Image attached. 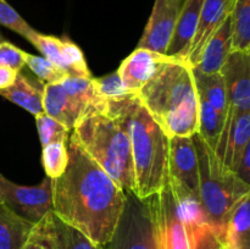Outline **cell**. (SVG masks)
Returning a JSON list of instances; mask_svg holds the SVG:
<instances>
[{"label":"cell","mask_w":250,"mask_h":249,"mask_svg":"<svg viewBox=\"0 0 250 249\" xmlns=\"http://www.w3.org/2000/svg\"><path fill=\"white\" fill-rule=\"evenodd\" d=\"M26 65L44 84L61 83L70 76L66 71L54 65L48 59L28 53L26 54Z\"/></svg>","instance_id":"cell-29"},{"label":"cell","mask_w":250,"mask_h":249,"mask_svg":"<svg viewBox=\"0 0 250 249\" xmlns=\"http://www.w3.org/2000/svg\"><path fill=\"white\" fill-rule=\"evenodd\" d=\"M26 51L10 42L0 41V66L20 72L26 66Z\"/></svg>","instance_id":"cell-34"},{"label":"cell","mask_w":250,"mask_h":249,"mask_svg":"<svg viewBox=\"0 0 250 249\" xmlns=\"http://www.w3.org/2000/svg\"><path fill=\"white\" fill-rule=\"evenodd\" d=\"M199 167V197L209 225L221 237L233 205L250 193V185L221 163L198 133L192 136Z\"/></svg>","instance_id":"cell-5"},{"label":"cell","mask_w":250,"mask_h":249,"mask_svg":"<svg viewBox=\"0 0 250 249\" xmlns=\"http://www.w3.org/2000/svg\"><path fill=\"white\" fill-rule=\"evenodd\" d=\"M250 193L229 211L222 231L221 243L229 249H250Z\"/></svg>","instance_id":"cell-18"},{"label":"cell","mask_w":250,"mask_h":249,"mask_svg":"<svg viewBox=\"0 0 250 249\" xmlns=\"http://www.w3.org/2000/svg\"><path fill=\"white\" fill-rule=\"evenodd\" d=\"M168 177L199 195V167L192 136L170 137Z\"/></svg>","instance_id":"cell-12"},{"label":"cell","mask_w":250,"mask_h":249,"mask_svg":"<svg viewBox=\"0 0 250 249\" xmlns=\"http://www.w3.org/2000/svg\"><path fill=\"white\" fill-rule=\"evenodd\" d=\"M229 19L232 51L250 53V0H234Z\"/></svg>","instance_id":"cell-23"},{"label":"cell","mask_w":250,"mask_h":249,"mask_svg":"<svg viewBox=\"0 0 250 249\" xmlns=\"http://www.w3.org/2000/svg\"><path fill=\"white\" fill-rule=\"evenodd\" d=\"M173 60L165 54L137 48L121 62L117 73L128 92L137 94L161 65Z\"/></svg>","instance_id":"cell-13"},{"label":"cell","mask_w":250,"mask_h":249,"mask_svg":"<svg viewBox=\"0 0 250 249\" xmlns=\"http://www.w3.org/2000/svg\"><path fill=\"white\" fill-rule=\"evenodd\" d=\"M17 73L19 72L11 70V68L0 66V90L10 87L14 83V81L16 80Z\"/></svg>","instance_id":"cell-37"},{"label":"cell","mask_w":250,"mask_h":249,"mask_svg":"<svg viewBox=\"0 0 250 249\" xmlns=\"http://www.w3.org/2000/svg\"><path fill=\"white\" fill-rule=\"evenodd\" d=\"M0 197L6 207L33 224L53 211V187L49 177L41 185L27 187L11 182L0 173Z\"/></svg>","instance_id":"cell-7"},{"label":"cell","mask_w":250,"mask_h":249,"mask_svg":"<svg viewBox=\"0 0 250 249\" xmlns=\"http://www.w3.org/2000/svg\"><path fill=\"white\" fill-rule=\"evenodd\" d=\"M192 72L198 95L203 98L205 102L209 103L215 110L226 115L227 110H229V99H227L226 85H225V81L221 73L205 75V73H200L193 68Z\"/></svg>","instance_id":"cell-22"},{"label":"cell","mask_w":250,"mask_h":249,"mask_svg":"<svg viewBox=\"0 0 250 249\" xmlns=\"http://www.w3.org/2000/svg\"><path fill=\"white\" fill-rule=\"evenodd\" d=\"M68 163L51 180L53 212L99 246H106L124 211L127 192L112 180L70 133Z\"/></svg>","instance_id":"cell-1"},{"label":"cell","mask_w":250,"mask_h":249,"mask_svg":"<svg viewBox=\"0 0 250 249\" xmlns=\"http://www.w3.org/2000/svg\"><path fill=\"white\" fill-rule=\"evenodd\" d=\"M190 249H220L221 239L211 226L207 225L188 233Z\"/></svg>","instance_id":"cell-35"},{"label":"cell","mask_w":250,"mask_h":249,"mask_svg":"<svg viewBox=\"0 0 250 249\" xmlns=\"http://www.w3.org/2000/svg\"><path fill=\"white\" fill-rule=\"evenodd\" d=\"M0 26L11 29L15 33L20 34L24 39L29 41L36 29L32 28L21 15L5 0H0Z\"/></svg>","instance_id":"cell-31"},{"label":"cell","mask_w":250,"mask_h":249,"mask_svg":"<svg viewBox=\"0 0 250 249\" xmlns=\"http://www.w3.org/2000/svg\"><path fill=\"white\" fill-rule=\"evenodd\" d=\"M81 148L125 192L136 189L133 160L127 129L122 120L110 111L92 110L72 129Z\"/></svg>","instance_id":"cell-4"},{"label":"cell","mask_w":250,"mask_h":249,"mask_svg":"<svg viewBox=\"0 0 250 249\" xmlns=\"http://www.w3.org/2000/svg\"><path fill=\"white\" fill-rule=\"evenodd\" d=\"M136 95L168 137L198 132L199 99L192 68L183 61L161 65Z\"/></svg>","instance_id":"cell-3"},{"label":"cell","mask_w":250,"mask_h":249,"mask_svg":"<svg viewBox=\"0 0 250 249\" xmlns=\"http://www.w3.org/2000/svg\"><path fill=\"white\" fill-rule=\"evenodd\" d=\"M36 119L37 128H38L39 139H41L42 146L58 141L61 138H68L70 132L63 124L54 120L53 117L48 116L45 112L34 117Z\"/></svg>","instance_id":"cell-32"},{"label":"cell","mask_w":250,"mask_h":249,"mask_svg":"<svg viewBox=\"0 0 250 249\" xmlns=\"http://www.w3.org/2000/svg\"><path fill=\"white\" fill-rule=\"evenodd\" d=\"M250 111H236L229 106L224 128L215 148V154L226 167L234 171L250 143Z\"/></svg>","instance_id":"cell-9"},{"label":"cell","mask_w":250,"mask_h":249,"mask_svg":"<svg viewBox=\"0 0 250 249\" xmlns=\"http://www.w3.org/2000/svg\"><path fill=\"white\" fill-rule=\"evenodd\" d=\"M168 185L172 190L176 208H177L178 215H180L181 220L185 225L187 234L200 228V227L209 225L199 195L190 192L188 188H186L185 186L178 183L177 181L172 180L171 177H168Z\"/></svg>","instance_id":"cell-19"},{"label":"cell","mask_w":250,"mask_h":249,"mask_svg":"<svg viewBox=\"0 0 250 249\" xmlns=\"http://www.w3.org/2000/svg\"><path fill=\"white\" fill-rule=\"evenodd\" d=\"M41 84L42 82L37 84L33 81L29 80L26 75H23L22 71H20L14 83L10 87L0 90V95L14 104L21 106L22 109L27 110L36 117L44 112L43 90L45 84L43 83L42 87H38Z\"/></svg>","instance_id":"cell-20"},{"label":"cell","mask_w":250,"mask_h":249,"mask_svg":"<svg viewBox=\"0 0 250 249\" xmlns=\"http://www.w3.org/2000/svg\"><path fill=\"white\" fill-rule=\"evenodd\" d=\"M22 249H60L53 224V211L36 224L28 241Z\"/></svg>","instance_id":"cell-27"},{"label":"cell","mask_w":250,"mask_h":249,"mask_svg":"<svg viewBox=\"0 0 250 249\" xmlns=\"http://www.w3.org/2000/svg\"><path fill=\"white\" fill-rule=\"evenodd\" d=\"M199 110H198V132L203 141L215 150L220 134L224 128L226 115L215 110L208 102L198 95Z\"/></svg>","instance_id":"cell-24"},{"label":"cell","mask_w":250,"mask_h":249,"mask_svg":"<svg viewBox=\"0 0 250 249\" xmlns=\"http://www.w3.org/2000/svg\"><path fill=\"white\" fill-rule=\"evenodd\" d=\"M231 51L232 32L231 19L229 16L225 20L224 23L216 29V32L210 37L203 48L199 60L192 68L205 75L219 73Z\"/></svg>","instance_id":"cell-16"},{"label":"cell","mask_w":250,"mask_h":249,"mask_svg":"<svg viewBox=\"0 0 250 249\" xmlns=\"http://www.w3.org/2000/svg\"><path fill=\"white\" fill-rule=\"evenodd\" d=\"M158 241L159 249H190L168 181L158 193Z\"/></svg>","instance_id":"cell-10"},{"label":"cell","mask_w":250,"mask_h":249,"mask_svg":"<svg viewBox=\"0 0 250 249\" xmlns=\"http://www.w3.org/2000/svg\"><path fill=\"white\" fill-rule=\"evenodd\" d=\"M93 84L98 95L105 102H114V100H122L126 98L134 95L133 93L128 92L122 84L119 73L114 72L110 75L104 76L100 78L93 77Z\"/></svg>","instance_id":"cell-30"},{"label":"cell","mask_w":250,"mask_h":249,"mask_svg":"<svg viewBox=\"0 0 250 249\" xmlns=\"http://www.w3.org/2000/svg\"><path fill=\"white\" fill-rule=\"evenodd\" d=\"M185 0H155L149 21L137 48L159 54L167 51Z\"/></svg>","instance_id":"cell-8"},{"label":"cell","mask_w":250,"mask_h":249,"mask_svg":"<svg viewBox=\"0 0 250 249\" xmlns=\"http://www.w3.org/2000/svg\"><path fill=\"white\" fill-rule=\"evenodd\" d=\"M67 142L68 138H61L42 146V164L46 176L51 180L60 177L67 166Z\"/></svg>","instance_id":"cell-25"},{"label":"cell","mask_w":250,"mask_h":249,"mask_svg":"<svg viewBox=\"0 0 250 249\" xmlns=\"http://www.w3.org/2000/svg\"><path fill=\"white\" fill-rule=\"evenodd\" d=\"M204 0H185L178 16L175 32L168 44L166 55L176 61L186 62L188 50L199 23Z\"/></svg>","instance_id":"cell-15"},{"label":"cell","mask_w":250,"mask_h":249,"mask_svg":"<svg viewBox=\"0 0 250 249\" xmlns=\"http://www.w3.org/2000/svg\"><path fill=\"white\" fill-rule=\"evenodd\" d=\"M106 247L109 249H159L158 193L146 199L127 193L124 211Z\"/></svg>","instance_id":"cell-6"},{"label":"cell","mask_w":250,"mask_h":249,"mask_svg":"<svg viewBox=\"0 0 250 249\" xmlns=\"http://www.w3.org/2000/svg\"><path fill=\"white\" fill-rule=\"evenodd\" d=\"M0 204H2V199H1V197H0Z\"/></svg>","instance_id":"cell-39"},{"label":"cell","mask_w":250,"mask_h":249,"mask_svg":"<svg viewBox=\"0 0 250 249\" xmlns=\"http://www.w3.org/2000/svg\"><path fill=\"white\" fill-rule=\"evenodd\" d=\"M53 224L60 249H109L94 243L80 231L61 221L53 212Z\"/></svg>","instance_id":"cell-26"},{"label":"cell","mask_w":250,"mask_h":249,"mask_svg":"<svg viewBox=\"0 0 250 249\" xmlns=\"http://www.w3.org/2000/svg\"><path fill=\"white\" fill-rule=\"evenodd\" d=\"M233 4L234 0H204L197 32L186 59V63L189 67H193L198 62L207 42L231 15Z\"/></svg>","instance_id":"cell-14"},{"label":"cell","mask_w":250,"mask_h":249,"mask_svg":"<svg viewBox=\"0 0 250 249\" xmlns=\"http://www.w3.org/2000/svg\"><path fill=\"white\" fill-rule=\"evenodd\" d=\"M241 180L250 185V143L244 149L243 155H242L241 160L237 164L236 168L233 171Z\"/></svg>","instance_id":"cell-36"},{"label":"cell","mask_w":250,"mask_h":249,"mask_svg":"<svg viewBox=\"0 0 250 249\" xmlns=\"http://www.w3.org/2000/svg\"><path fill=\"white\" fill-rule=\"evenodd\" d=\"M220 249H229V248H226V247H225V246H224V244H222V243H221V247H220Z\"/></svg>","instance_id":"cell-38"},{"label":"cell","mask_w":250,"mask_h":249,"mask_svg":"<svg viewBox=\"0 0 250 249\" xmlns=\"http://www.w3.org/2000/svg\"><path fill=\"white\" fill-rule=\"evenodd\" d=\"M220 73L226 85L229 106L250 111V53L231 51Z\"/></svg>","instance_id":"cell-11"},{"label":"cell","mask_w":250,"mask_h":249,"mask_svg":"<svg viewBox=\"0 0 250 249\" xmlns=\"http://www.w3.org/2000/svg\"><path fill=\"white\" fill-rule=\"evenodd\" d=\"M106 110L122 120L128 133L136 181L134 195L146 199L159 193L168 181L170 137L156 124L136 94L107 102Z\"/></svg>","instance_id":"cell-2"},{"label":"cell","mask_w":250,"mask_h":249,"mask_svg":"<svg viewBox=\"0 0 250 249\" xmlns=\"http://www.w3.org/2000/svg\"><path fill=\"white\" fill-rule=\"evenodd\" d=\"M29 43L36 45V48L44 55V58L62 68V59H61V38L48 34H42L39 32H34L33 36L29 39ZM63 70V68H62ZM65 71V70H63Z\"/></svg>","instance_id":"cell-33"},{"label":"cell","mask_w":250,"mask_h":249,"mask_svg":"<svg viewBox=\"0 0 250 249\" xmlns=\"http://www.w3.org/2000/svg\"><path fill=\"white\" fill-rule=\"evenodd\" d=\"M43 110L48 116L60 122L68 131H72L83 117V112L71 99L62 83L44 85Z\"/></svg>","instance_id":"cell-17"},{"label":"cell","mask_w":250,"mask_h":249,"mask_svg":"<svg viewBox=\"0 0 250 249\" xmlns=\"http://www.w3.org/2000/svg\"><path fill=\"white\" fill-rule=\"evenodd\" d=\"M61 59L62 68L70 76L92 77L82 50L67 38H61Z\"/></svg>","instance_id":"cell-28"},{"label":"cell","mask_w":250,"mask_h":249,"mask_svg":"<svg viewBox=\"0 0 250 249\" xmlns=\"http://www.w3.org/2000/svg\"><path fill=\"white\" fill-rule=\"evenodd\" d=\"M36 224L0 204V249H22Z\"/></svg>","instance_id":"cell-21"}]
</instances>
